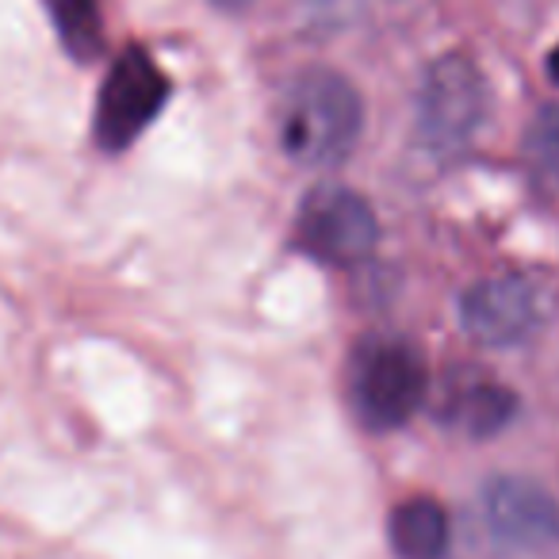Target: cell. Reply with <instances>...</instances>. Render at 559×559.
Wrapping results in <instances>:
<instances>
[{"label":"cell","mask_w":559,"mask_h":559,"mask_svg":"<svg viewBox=\"0 0 559 559\" xmlns=\"http://www.w3.org/2000/svg\"><path fill=\"white\" fill-rule=\"evenodd\" d=\"M548 70H551V78H556V81H559V47H556V55H551Z\"/></svg>","instance_id":"obj_12"},{"label":"cell","mask_w":559,"mask_h":559,"mask_svg":"<svg viewBox=\"0 0 559 559\" xmlns=\"http://www.w3.org/2000/svg\"><path fill=\"white\" fill-rule=\"evenodd\" d=\"M525 162L540 185H559V104L540 108L528 123Z\"/></svg>","instance_id":"obj_11"},{"label":"cell","mask_w":559,"mask_h":559,"mask_svg":"<svg viewBox=\"0 0 559 559\" xmlns=\"http://www.w3.org/2000/svg\"><path fill=\"white\" fill-rule=\"evenodd\" d=\"M513 391L487 376H460L444 395V418L472 437H490L513 418Z\"/></svg>","instance_id":"obj_8"},{"label":"cell","mask_w":559,"mask_h":559,"mask_svg":"<svg viewBox=\"0 0 559 559\" xmlns=\"http://www.w3.org/2000/svg\"><path fill=\"white\" fill-rule=\"evenodd\" d=\"M169 100V78L146 50H127L104 78L96 104V139L104 150H127Z\"/></svg>","instance_id":"obj_5"},{"label":"cell","mask_w":559,"mask_h":559,"mask_svg":"<svg viewBox=\"0 0 559 559\" xmlns=\"http://www.w3.org/2000/svg\"><path fill=\"white\" fill-rule=\"evenodd\" d=\"M426 360L403 337H365L349 365L353 411L368 429H399L426 399Z\"/></svg>","instance_id":"obj_2"},{"label":"cell","mask_w":559,"mask_h":559,"mask_svg":"<svg viewBox=\"0 0 559 559\" xmlns=\"http://www.w3.org/2000/svg\"><path fill=\"white\" fill-rule=\"evenodd\" d=\"M50 16L62 47L78 62H93L104 55V12L100 0H50Z\"/></svg>","instance_id":"obj_10"},{"label":"cell","mask_w":559,"mask_h":559,"mask_svg":"<svg viewBox=\"0 0 559 559\" xmlns=\"http://www.w3.org/2000/svg\"><path fill=\"white\" fill-rule=\"evenodd\" d=\"M551 311V296L540 280L521 276V272H502L487 276L464 292L460 299V322L483 345H518Z\"/></svg>","instance_id":"obj_4"},{"label":"cell","mask_w":559,"mask_h":559,"mask_svg":"<svg viewBox=\"0 0 559 559\" xmlns=\"http://www.w3.org/2000/svg\"><path fill=\"white\" fill-rule=\"evenodd\" d=\"M223 4H241V0H223Z\"/></svg>","instance_id":"obj_13"},{"label":"cell","mask_w":559,"mask_h":559,"mask_svg":"<svg viewBox=\"0 0 559 559\" xmlns=\"http://www.w3.org/2000/svg\"><path fill=\"white\" fill-rule=\"evenodd\" d=\"M487 116V81L464 55H444L418 88V134L433 154H456L475 139Z\"/></svg>","instance_id":"obj_3"},{"label":"cell","mask_w":559,"mask_h":559,"mask_svg":"<svg viewBox=\"0 0 559 559\" xmlns=\"http://www.w3.org/2000/svg\"><path fill=\"white\" fill-rule=\"evenodd\" d=\"M479 521L490 544L513 556L548 551L559 544V502L533 479H490L479 495Z\"/></svg>","instance_id":"obj_6"},{"label":"cell","mask_w":559,"mask_h":559,"mask_svg":"<svg viewBox=\"0 0 559 559\" xmlns=\"http://www.w3.org/2000/svg\"><path fill=\"white\" fill-rule=\"evenodd\" d=\"M388 540L399 559H441L449 551V513L433 498H406L391 510Z\"/></svg>","instance_id":"obj_9"},{"label":"cell","mask_w":559,"mask_h":559,"mask_svg":"<svg viewBox=\"0 0 559 559\" xmlns=\"http://www.w3.org/2000/svg\"><path fill=\"white\" fill-rule=\"evenodd\" d=\"M365 127L360 96L342 73L304 70L280 100V142L299 165L334 169L353 154Z\"/></svg>","instance_id":"obj_1"},{"label":"cell","mask_w":559,"mask_h":559,"mask_svg":"<svg viewBox=\"0 0 559 559\" xmlns=\"http://www.w3.org/2000/svg\"><path fill=\"white\" fill-rule=\"evenodd\" d=\"M376 211L349 188H319L299 207V246L319 261L357 264L376 249Z\"/></svg>","instance_id":"obj_7"}]
</instances>
